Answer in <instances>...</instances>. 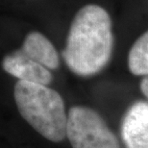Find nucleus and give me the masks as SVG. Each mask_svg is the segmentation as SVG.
Here are the masks:
<instances>
[{
  "instance_id": "nucleus-7",
  "label": "nucleus",
  "mask_w": 148,
  "mask_h": 148,
  "mask_svg": "<svg viewBox=\"0 0 148 148\" xmlns=\"http://www.w3.org/2000/svg\"><path fill=\"white\" fill-rule=\"evenodd\" d=\"M127 64L133 75H148V30L141 34L130 47Z\"/></svg>"
},
{
  "instance_id": "nucleus-8",
  "label": "nucleus",
  "mask_w": 148,
  "mask_h": 148,
  "mask_svg": "<svg viewBox=\"0 0 148 148\" xmlns=\"http://www.w3.org/2000/svg\"><path fill=\"white\" fill-rule=\"evenodd\" d=\"M140 88L141 93L146 97V99H148V75L143 76L141 78L140 83Z\"/></svg>"
},
{
  "instance_id": "nucleus-1",
  "label": "nucleus",
  "mask_w": 148,
  "mask_h": 148,
  "mask_svg": "<svg viewBox=\"0 0 148 148\" xmlns=\"http://www.w3.org/2000/svg\"><path fill=\"white\" fill-rule=\"evenodd\" d=\"M114 46L111 16L102 6L88 4L74 16L62 56L72 73L90 77L108 66Z\"/></svg>"
},
{
  "instance_id": "nucleus-2",
  "label": "nucleus",
  "mask_w": 148,
  "mask_h": 148,
  "mask_svg": "<svg viewBox=\"0 0 148 148\" xmlns=\"http://www.w3.org/2000/svg\"><path fill=\"white\" fill-rule=\"evenodd\" d=\"M14 97L22 118L44 138L61 143L66 138L67 112L58 91L45 85L18 80Z\"/></svg>"
},
{
  "instance_id": "nucleus-4",
  "label": "nucleus",
  "mask_w": 148,
  "mask_h": 148,
  "mask_svg": "<svg viewBox=\"0 0 148 148\" xmlns=\"http://www.w3.org/2000/svg\"><path fill=\"white\" fill-rule=\"evenodd\" d=\"M120 135L125 148H148V102L138 100L127 109Z\"/></svg>"
},
{
  "instance_id": "nucleus-3",
  "label": "nucleus",
  "mask_w": 148,
  "mask_h": 148,
  "mask_svg": "<svg viewBox=\"0 0 148 148\" xmlns=\"http://www.w3.org/2000/svg\"><path fill=\"white\" fill-rule=\"evenodd\" d=\"M66 138L72 148H121L104 118L87 106L78 105L69 109Z\"/></svg>"
},
{
  "instance_id": "nucleus-6",
  "label": "nucleus",
  "mask_w": 148,
  "mask_h": 148,
  "mask_svg": "<svg viewBox=\"0 0 148 148\" xmlns=\"http://www.w3.org/2000/svg\"><path fill=\"white\" fill-rule=\"evenodd\" d=\"M20 50L28 58L49 70H55L60 66V56L55 46L38 31L27 34Z\"/></svg>"
},
{
  "instance_id": "nucleus-5",
  "label": "nucleus",
  "mask_w": 148,
  "mask_h": 148,
  "mask_svg": "<svg viewBox=\"0 0 148 148\" xmlns=\"http://www.w3.org/2000/svg\"><path fill=\"white\" fill-rule=\"evenodd\" d=\"M2 67L5 72L16 77L19 81L45 86L51 84L53 81V75L49 69L31 60L20 49L6 55L2 60Z\"/></svg>"
}]
</instances>
